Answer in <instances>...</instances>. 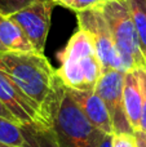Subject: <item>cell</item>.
I'll return each mask as SVG.
<instances>
[{
  "mask_svg": "<svg viewBox=\"0 0 146 147\" xmlns=\"http://www.w3.org/2000/svg\"><path fill=\"white\" fill-rule=\"evenodd\" d=\"M47 115L49 129L59 147H97L105 134L87 119L58 76L47 106Z\"/></svg>",
  "mask_w": 146,
  "mask_h": 147,
  "instance_id": "6da1fadb",
  "label": "cell"
},
{
  "mask_svg": "<svg viewBox=\"0 0 146 147\" xmlns=\"http://www.w3.org/2000/svg\"><path fill=\"white\" fill-rule=\"evenodd\" d=\"M0 70L47 114V106L54 90L57 74L44 54L36 52H4L0 53Z\"/></svg>",
  "mask_w": 146,
  "mask_h": 147,
  "instance_id": "7a4b0ae2",
  "label": "cell"
},
{
  "mask_svg": "<svg viewBox=\"0 0 146 147\" xmlns=\"http://www.w3.org/2000/svg\"><path fill=\"white\" fill-rule=\"evenodd\" d=\"M58 59L56 74L65 86L80 90L96 88L103 71L93 39L87 31L79 28L58 54Z\"/></svg>",
  "mask_w": 146,
  "mask_h": 147,
  "instance_id": "3957f363",
  "label": "cell"
},
{
  "mask_svg": "<svg viewBox=\"0 0 146 147\" xmlns=\"http://www.w3.org/2000/svg\"><path fill=\"white\" fill-rule=\"evenodd\" d=\"M102 10L126 72L135 69H146V59L127 0H105Z\"/></svg>",
  "mask_w": 146,
  "mask_h": 147,
  "instance_id": "277c9868",
  "label": "cell"
},
{
  "mask_svg": "<svg viewBox=\"0 0 146 147\" xmlns=\"http://www.w3.org/2000/svg\"><path fill=\"white\" fill-rule=\"evenodd\" d=\"M76 18L79 28L87 31L92 36L96 52L102 66V71L106 72L111 70H118L126 72L115 41L111 35L109 23L103 14L102 5L78 12Z\"/></svg>",
  "mask_w": 146,
  "mask_h": 147,
  "instance_id": "5b68a950",
  "label": "cell"
},
{
  "mask_svg": "<svg viewBox=\"0 0 146 147\" xmlns=\"http://www.w3.org/2000/svg\"><path fill=\"white\" fill-rule=\"evenodd\" d=\"M0 101L21 125H41L49 128V119L44 110L30 99L17 84L0 70Z\"/></svg>",
  "mask_w": 146,
  "mask_h": 147,
  "instance_id": "8992f818",
  "label": "cell"
},
{
  "mask_svg": "<svg viewBox=\"0 0 146 147\" xmlns=\"http://www.w3.org/2000/svg\"><path fill=\"white\" fill-rule=\"evenodd\" d=\"M53 5L52 0H36L23 9L8 16L23 30L36 53L44 54Z\"/></svg>",
  "mask_w": 146,
  "mask_h": 147,
  "instance_id": "52a82bcc",
  "label": "cell"
},
{
  "mask_svg": "<svg viewBox=\"0 0 146 147\" xmlns=\"http://www.w3.org/2000/svg\"><path fill=\"white\" fill-rule=\"evenodd\" d=\"M123 71L111 70L102 72L95 90L103 99L113 121L114 134L115 133H131L135 134V130L129 123L124 109L123 98V83H124Z\"/></svg>",
  "mask_w": 146,
  "mask_h": 147,
  "instance_id": "ba28073f",
  "label": "cell"
},
{
  "mask_svg": "<svg viewBox=\"0 0 146 147\" xmlns=\"http://www.w3.org/2000/svg\"><path fill=\"white\" fill-rule=\"evenodd\" d=\"M72 99L76 102L87 119L105 134H114V127L110 117L107 107L103 99L98 96L95 89L80 90V89H70Z\"/></svg>",
  "mask_w": 146,
  "mask_h": 147,
  "instance_id": "9c48e42d",
  "label": "cell"
},
{
  "mask_svg": "<svg viewBox=\"0 0 146 147\" xmlns=\"http://www.w3.org/2000/svg\"><path fill=\"white\" fill-rule=\"evenodd\" d=\"M123 98L126 114L133 130H140L142 112V90L137 70H129L124 74Z\"/></svg>",
  "mask_w": 146,
  "mask_h": 147,
  "instance_id": "30bf717a",
  "label": "cell"
},
{
  "mask_svg": "<svg viewBox=\"0 0 146 147\" xmlns=\"http://www.w3.org/2000/svg\"><path fill=\"white\" fill-rule=\"evenodd\" d=\"M0 41L8 52L30 53L35 52L23 30L10 17L0 13Z\"/></svg>",
  "mask_w": 146,
  "mask_h": 147,
  "instance_id": "8fae6325",
  "label": "cell"
},
{
  "mask_svg": "<svg viewBox=\"0 0 146 147\" xmlns=\"http://www.w3.org/2000/svg\"><path fill=\"white\" fill-rule=\"evenodd\" d=\"M27 147H59L48 127L41 125H22Z\"/></svg>",
  "mask_w": 146,
  "mask_h": 147,
  "instance_id": "7c38bea8",
  "label": "cell"
},
{
  "mask_svg": "<svg viewBox=\"0 0 146 147\" xmlns=\"http://www.w3.org/2000/svg\"><path fill=\"white\" fill-rule=\"evenodd\" d=\"M127 3L133 18L142 54L146 59V0H127Z\"/></svg>",
  "mask_w": 146,
  "mask_h": 147,
  "instance_id": "4fadbf2b",
  "label": "cell"
},
{
  "mask_svg": "<svg viewBox=\"0 0 146 147\" xmlns=\"http://www.w3.org/2000/svg\"><path fill=\"white\" fill-rule=\"evenodd\" d=\"M0 143L18 147H27L22 125L0 116Z\"/></svg>",
  "mask_w": 146,
  "mask_h": 147,
  "instance_id": "5bb4252c",
  "label": "cell"
},
{
  "mask_svg": "<svg viewBox=\"0 0 146 147\" xmlns=\"http://www.w3.org/2000/svg\"><path fill=\"white\" fill-rule=\"evenodd\" d=\"M36 0H0V13L5 16H10L18 10L32 4Z\"/></svg>",
  "mask_w": 146,
  "mask_h": 147,
  "instance_id": "9a60e30c",
  "label": "cell"
},
{
  "mask_svg": "<svg viewBox=\"0 0 146 147\" xmlns=\"http://www.w3.org/2000/svg\"><path fill=\"white\" fill-rule=\"evenodd\" d=\"M105 0H66L64 7L70 8L75 12H83V10L91 9V8L101 7Z\"/></svg>",
  "mask_w": 146,
  "mask_h": 147,
  "instance_id": "2e32d148",
  "label": "cell"
},
{
  "mask_svg": "<svg viewBox=\"0 0 146 147\" xmlns=\"http://www.w3.org/2000/svg\"><path fill=\"white\" fill-rule=\"evenodd\" d=\"M139 72L140 83H141L142 90V112H141V123H140V130L146 132V69H136Z\"/></svg>",
  "mask_w": 146,
  "mask_h": 147,
  "instance_id": "e0dca14e",
  "label": "cell"
},
{
  "mask_svg": "<svg viewBox=\"0 0 146 147\" xmlns=\"http://www.w3.org/2000/svg\"><path fill=\"white\" fill-rule=\"evenodd\" d=\"M113 147H139L135 134L115 133L113 134Z\"/></svg>",
  "mask_w": 146,
  "mask_h": 147,
  "instance_id": "ac0fdd59",
  "label": "cell"
},
{
  "mask_svg": "<svg viewBox=\"0 0 146 147\" xmlns=\"http://www.w3.org/2000/svg\"><path fill=\"white\" fill-rule=\"evenodd\" d=\"M135 137H136L139 147H146V132H144V130H136L135 132Z\"/></svg>",
  "mask_w": 146,
  "mask_h": 147,
  "instance_id": "d6986e66",
  "label": "cell"
},
{
  "mask_svg": "<svg viewBox=\"0 0 146 147\" xmlns=\"http://www.w3.org/2000/svg\"><path fill=\"white\" fill-rule=\"evenodd\" d=\"M97 147H113V134H103Z\"/></svg>",
  "mask_w": 146,
  "mask_h": 147,
  "instance_id": "ffe728a7",
  "label": "cell"
},
{
  "mask_svg": "<svg viewBox=\"0 0 146 147\" xmlns=\"http://www.w3.org/2000/svg\"><path fill=\"white\" fill-rule=\"evenodd\" d=\"M0 116L5 117V119H9V120H13V121H16V119L13 117V115L10 114V111L7 109V107L4 106V105L1 103V101H0ZM17 123V121H16Z\"/></svg>",
  "mask_w": 146,
  "mask_h": 147,
  "instance_id": "44dd1931",
  "label": "cell"
},
{
  "mask_svg": "<svg viewBox=\"0 0 146 147\" xmlns=\"http://www.w3.org/2000/svg\"><path fill=\"white\" fill-rule=\"evenodd\" d=\"M52 1H53L54 4H61V5H65L66 0H52Z\"/></svg>",
  "mask_w": 146,
  "mask_h": 147,
  "instance_id": "7402d4cb",
  "label": "cell"
},
{
  "mask_svg": "<svg viewBox=\"0 0 146 147\" xmlns=\"http://www.w3.org/2000/svg\"><path fill=\"white\" fill-rule=\"evenodd\" d=\"M4 52H8V51L5 49V47L1 44V41H0V53H4Z\"/></svg>",
  "mask_w": 146,
  "mask_h": 147,
  "instance_id": "603a6c76",
  "label": "cell"
},
{
  "mask_svg": "<svg viewBox=\"0 0 146 147\" xmlns=\"http://www.w3.org/2000/svg\"><path fill=\"white\" fill-rule=\"evenodd\" d=\"M0 147H18V146H10V145H4V143H0Z\"/></svg>",
  "mask_w": 146,
  "mask_h": 147,
  "instance_id": "cb8c5ba5",
  "label": "cell"
}]
</instances>
